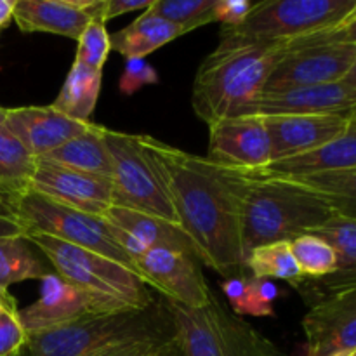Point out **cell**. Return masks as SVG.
Returning a JSON list of instances; mask_svg holds the SVG:
<instances>
[{
	"label": "cell",
	"mask_w": 356,
	"mask_h": 356,
	"mask_svg": "<svg viewBox=\"0 0 356 356\" xmlns=\"http://www.w3.org/2000/svg\"><path fill=\"white\" fill-rule=\"evenodd\" d=\"M141 145L156 163L177 216L202 264L225 278L247 275L240 235V193L243 177L170 146L153 136L139 134Z\"/></svg>",
	"instance_id": "obj_1"
},
{
	"label": "cell",
	"mask_w": 356,
	"mask_h": 356,
	"mask_svg": "<svg viewBox=\"0 0 356 356\" xmlns=\"http://www.w3.org/2000/svg\"><path fill=\"white\" fill-rule=\"evenodd\" d=\"M176 339L163 299L143 309L94 313L68 325L28 337L26 356H118Z\"/></svg>",
	"instance_id": "obj_2"
},
{
	"label": "cell",
	"mask_w": 356,
	"mask_h": 356,
	"mask_svg": "<svg viewBox=\"0 0 356 356\" xmlns=\"http://www.w3.org/2000/svg\"><path fill=\"white\" fill-rule=\"evenodd\" d=\"M289 45L216 49L198 66L191 89L195 115L211 127L243 117L263 96L271 72Z\"/></svg>",
	"instance_id": "obj_3"
},
{
	"label": "cell",
	"mask_w": 356,
	"mask_h": 356,
	"mask_svg": "<svg viewBox=\"0 0 356 356\" xmlns=\"http://www.w3.org/2000/svg\"><path fill=\"white\" fill-rule=\"evenodd\" d=\"M243 174V172H242ZM240 193V235L243 257L256 247L291 242L322 226L334 216L325 200L313 191L275 177L243 174Z\"/></svg>",
	"instance_id": "obj_4"
},
{
	"label": "cell",
	"mask_w": 356,
	"mask_h": 356,
	"mask_svg": "<svg viewBox=\"0 0 356 356\" xmlns=\"http://www.w3.org/2000/svg\"><path fill=\"white\" fill-rule=\"evenodd\" d=\"M356 14V0H264L235 28H222L216 49L291 45L336 30Z\"/></svg>",
	"instance_id": "obj_5"
},
{
	"label": "cell",
	"mask_w": 356,
	"mask_h": 356,
	"mask_svg": "<svg viewBox=\"0 0 356 356\" xmlns=\"http://www.w3.org/2000/svg\"><path fill=\"white\" fill-rule=\"evenodd\" d=\"M24 236L44 254L59 277L89 294L136 309L148 308L156 301L143 278L117 261L42 233Z\"/></svg>",
	"instance_id": "obj_6"
},
{
	"label": "cell",
	"mask_w": 356,
	"mask_h": 356,
	"mask_svg": "<svg viewBox=\"0 0 356 356\" xmlns=\"http://www.w3.org/2000/svg\"><path fill=\"white\" fill-rule=\"evenodd\" d=\"M162 299L184 356H280L270 339L226 308L216 294L200 309Z\"/></svg>",
	"instance_id": "obj_7"
},
{
	"label": "cell",
	"mask_w": 356,
	"mask_h": 356,
	"mask_svg": "<svg viewBox=\"0 0 356 356\" xmlns=\"http://www.w3.org/2000/svg\"><path fill=\"white\" fill-rule=\"evenodd\" d=\"M6 209L19 221L26 233H42L61 242L92 250L138 273L132 259L118 243L117 229L104 218L65 207L30 190L13 198Z\"/></svg>",
	"instance_id": "obj_8"
},
{
	"label": "cell",
	"mask_w": 356,
	"mask_h": 356,
	"mask_svg": "<svg viewBox=\"0 0 356 356\" xmlns=\"http://www.w3.org/2000/svg\"><path fill=\"white\" fill-rule=\"evenodd\" d=\"M103 136L111 163L113 205L143 212L177 226V216L169 191L159 167L141 145L139 134L104 127Z\"/></svg>",
	"instance_id": "obj_9"
},
{
	"label": "cell",
	"mask_w": 356,
	"mask_h": 356,
	"mask_svg": "<svg viewBox=\"0 0 356 356\" xmlns=\"http://www.w3.org/2000/svg\"><path fill=\"white\" fill-rule=\"evenodd\" d=\"M355 59L356 47L350 44L289 45V51L271 72L263 94L343 82Z\"/></svg>",
	"instance_id": "obj_10"
},
{
	"label": "cell",
	"mask_w": 356,
	"mask_h": 356,
	"mask_svg": "<svg viewBox=\"0 0 356 356\" xmlns=\"http://www.w3.org/2000/svg\"><path fill=\"white\" fill-rule=\"evenodd\" d=\"M136 270L148 287L186 308H204L214 294L202 273L200 259L193 252L162 247L149 249L136 261Z\"/></svg>",
	"instance_id": "obj_11"
},
{
	"label": "cell",
	"mask_w": 356,
	"mask_h": 356,
	"mask_svg": "<svg viewBox=\"0 0 356 356\" xmlns=\"http://www.w3.org/2000/svg\"><path fill=\"white\" fill-rule=\"evenodd\" d=\"M40 282V296L37 301L19 309V320L28 337L68 325L94 313L125 309L117 302L82 291L59 277L56 271L45 275Z\"/></svg>",
	"instance_id": "obj_12"
},
{
	"label": "cell",
	"mask_w": 356,
	"mask_h": 356,
	"mask_svg": "<svg viewBox=\"0 0 356 356\" xmlns=\"http://www.w3.org/2000/svg\"><path fill=\"white\" fill-rule=\"evenodd\" d=\"M205 159L238 172H256L271 163V143L263 117H236L209 127Z\"/></svg>",
	"instance_id": "obj_13"
},
{
	"label": "cell",
	"mask_w": 356,
	"mask_h": 356,
	"mask_svg": "<svg viewBox=\"0 0 356 356\" xmlns=\"http://www.w3.org/2000/svg\"><path fill=\"white\" fill-rule=\"evenodd\" d=\"M306 356H337L356 351V287L312 305L301 322Z\"/></svg>",
	"instance_id": "obj_14"
},
{
	"label": "cell",
	"mask_w": 356,
	"mask_h": 356,
	"mask_svg": "<svg viewBox=\"0 0 356 356\" xmlns=\"http://www.w3.org/2000/svg\"><path fill=\"white\" fill-rule=\"evenodd\" d=\"M30 191L65 207L104 218L113 205V188L106 177L90 176L37 160Z\"/></svg>",
	"instance_id": "obj_15"
},
{
	"label": "cell",
	"mask_w": 356,
	"mask_h": 356,
	"mask_svg": "<svg viewBox=\"0 0 356 356\" xmlns=\"http://www.w3.org/2000/svg\"><path fill=\"white\" fill-rule=\"evenodd\" d=\"M271 143V163L306 155L339 138L350 117L343 115H273L263 117Z\"/></svg>",
	"instance_id": "obj_16"
},
{
	"label": "cell",
	"mask_w": 356,
	"mask_h": 356,
	"mask_svg": "<svg viewBox=\"0 0 356 356\" xmlns=\"http://www.w3.org/2000/svg\"><path fill=\"white\" fill-rule=\"evenodd\" d=\"M273 115H356V89L344 82L263 94L243 117Z\"/></svg>",
	"instance_id": "obj_17"
},
{
	"label": "cell",
	"mask_w": 356,
	"mask_h": 356,
	"mask_svg": "<svg viewBox=\"0 0 356 356\" xmlns=\"http://www.w3.org/2000/svg\"><path fill=\"white\" fill-rule=\"evenodd\" d=\"M90 122H76L52 106L9 108L6 131H9L35 159L47 155L87 131Z\"/></svg>",
	"instance_id": "obj_18"
},
{
	"label": "cell",
	"mask_w": 356,
	"mask_h": 356,
	"mask_svg": "<svg viewBox=\"0 0 356 356\" xmlns=\"http://www.w3.org/2000/svg\"><path fill=\"white\" fill-rule=\"evenodd\" d=\"M99 0H17L13 19L23 33H52L79 40L96 17Z\"/></svg>",
	"instance_id": "obj_19"
},
{
	"label": "cell",
	"mask_w": 356,
	"mask_h": 356,
	"mask_svg": "<svg viewBox=\"0 0 356 356\" xmlns=\"http://www.w3.org/2000/svg\"><path fill=\"white\" fill-rule=\"evenodd\" d=\"M104 219L117 229V238L122 249L127 252L136 266V261L148 252L149 249H172L183 252H193L190 240L186 238L179 226L170 225L153 216L131 209L111 205L110 211L104 214ZM197 256V254H195Z\"/></svg>",
	"instance_id": "obj_20"
},
{
	"label": "cell",
	"mask_w": 356,
	"mask_h": 356,
	"mask_svg": "<svg viewBox=\"0 0 356 356\" xmlns=\"http://www.w3.org/2000/svg\"><path fill=\"white\" fill-rule=\"evenodd\" d=\"M309 233L330 243L337 257V268L332 275L320 280H306L298 287L312 306L327 296L356 287V219L334 212L332 218Z\"/></svg>",
	"instance_id": "obj_21"
},
{
	"label": "cell",
	"mask_w": 356,
	"mask_h": 356,
	"mask_svg": "<svg viewBox=\"0 0 356 356\" xmlns=\"http://www.w3.org/2000/svg\"><path fill=\"white\" fill-rule=\"evenodd\" d=\"M356 170V118L350 117L348 127L329 145L306 155L270 163L256 172H243L254 177H289L318 172Z\"/></svg>",
	"instance_id": "obj_22"
},
{
	"label": "cell",
	"mask_w": 356,
	"mask_h": 356,
	"mask_svg": "<svg viewBox=\"0 0 356 356\" xmlns=\"http://www.w3.org/2000/svg\"><path fill=\"white\" fill-rule=\"evenodd\" d=\"M103 131L104 125L90 122L86 132L70 139L68 143H65V145L52 149L47 155L40 156L37 160H44V162L54 163V165L65 167V169L76 170V172L110 179L111 163L110 156H108Z\"/></svg>",
	"instance_id": "obj_23"
},
{
	"label": "cell",
	"mask_w": 356,
	"mask_h": 356,
	"mask_svg": "<svg viewBox=\"0 0 356 356\" xmlns=\"http://www.w3.org/2000/svg\"><path fill=\"white\" fill-rule=\"evenodd\" d=\"M181 35L183 31L176 24L163 19L152 9H146L127 26L110 35L111 51L120 52L125 59H145V56L170 44Z\"/></svg>",
	"instance_id": "obj_24"
},
{
	"label": "cell",
	"mask_w": 356,
	"mask_h": 356,
	"mask_svg": "<svg viewBox=\"0 0 356 356\" xmlns=\"http://www.w3.org/2000/svg\"><path fill=\"white\" fill-rule=\"evenodd\" d=\"M101 79L103 72L73 61L61 90L51 106L72 120L90 122V115L96 110L99 99Z\"/></svg>",
	"instance_id": "obj_25"
},
{
	"label": "cell",
	"mask_w": 356,
	"mask_h": 356,
	"mask_svg": "<svg viewBox=\"0 0 356 356\" xmlns=\"http://www.w3.org/2000/svg\"><path fill=\"white\" fill-rule=\"evenodd\" d=\"M52 266L26 236L0 238V291L26 280H42Z\"/></svg>",
	"instance_id": "obj_26"
},
{
	"label": "cell",
	"mask_w": 356,
	"mask_h": 356,
	"mask_svg": "<svg viewBox=\"0 0 356 356\" xmlns=\"http://www.w3.org/2000/svg\"><path fill=\"white\" fill-rule=\"evenodd\" d=\"M37 159L10 134L0 131V205L30 190Z\"/></svg>",
	"instance_id": "obj_27"
},
{
	"label": "cell",
	"mask_w": 356,
	"mask_h": 356,
	"mask_svg": "<svg viewBox=\"0 0 356 356\" xmlns=\"http://www.w3.org/2000/svg\"><path fill=\"white\" fill-rule=\"evenodd\" d=\"M313 191L329 204L336 214L356 219V170L339 172H318L306 176L275 177Z\"/></svg>",
	"instance_id": "obj_28"
},
{
	"label": "cell",
	"mask_w": 356,
	"mask_h": 356,
	"mask_svg": "<svg viewBox=\"0 0 356 356\" xmlns=\"http://www.w3.org/2000/svg\"><path fill=\"white\" fill-rule=\"evenodd\" d=\"M245 270L252 278L284 280L298 289L306 278L299 270L292 254L291 242H275L256 247L245 257Z\"/></svg>",
	"instance_id": "obj_29"
},
{
	"label": "cell",
	"mask_w": 356,
	"mask_h": 356,
	"mask_svg": "<svg viewBox=\"0 0 356 356\" xmlns=\"http://www.w3.org/2000/svg\"><path fill=\"white\" fill-rule=\"evenodd\" d=\"M291 249L306 280H320L336 271V252L330 243L313 233H302L291 240Z\"/></svg>",
	"instance_id": "obj_30"
},
{
	"label": "cell",
	"mask_w": 356,
	"mask_h": 356,
	"mask_svg": "<svg viewBox=\"0 0 356 356\" xmlns=\"http://www.w3.org/2000/svg\"><path fill=\"white\" fill-rule=\"evenodd\" d=\"M216 0H153L149 9L188 33L214 21Z\"/></svg>",
	"instance_id": "obj_31"
},
{
	"label": "cell",
	"mask_w": 356,
	"mask_h": 356,
	"mask_svg": "<svg viewBox=\"0 0 356 356\" xmlns=\"http://www.w3.org/2000/svg\"><path fill=\"white\" fill-rule=\"evenodd\" d=\"M76 42L79 45H76L75 61L87 68L103 72L104 63L108 61L111 52V38L106 30V23L101 19H92Z\"/></svg>",
	"instance_id": "obj_32"
},
{
	"label": "cell",
	"mask_w": 356,
	"mask_h": 356,
	"mask_svg": "<svg viewBox=\"0 0 356 356\" xmlns=\"http://www.w3.org/2000/svg\"><path fill=\"white\" fill-rule=\"evenodd\" d=\"M280 289L275 285V282L249 277L242 316H273V302L280 298Z\"/></svg>",
	"instance_id": "obj_33"
},
{
	"label": "cell",
	"mask_w": 356,
	"mask_h": 356,
	"mask_svg": "<svg viewBox=\"0 0 356 356\" xmlns=\"http://www.w3.org/2000/svg\"><path fill=\"white\" fill-rule=\"evenodd\" d=\"M28 344V334L19 320L17 302H13L0 315V356H19Z\"/></svg>",
	"instance_id": "obj_34"
},
{
	"label": "cell",
	"mask_w": 356,
	"mask_h": 356,
	"mask_svg": "<svg viewBox=\"0 0 356 356\" xmlns=\"http://www.w3.org/2000/svg\"><path fill=\"white\" fill-rule=\"evenodd\" d=\"M155 83H159V73L152 63L141 58L125 59L124 72H122L120 82H118V89L124 96H132L143 87L155 86Z\"/></svg>",
	"instance_id": "obj_35"
},
{
	"label": "cell",
	"mask_w": 356,
	"mask_h": 356,
	"mask_svg": "<svg viewBox=\"0 0 356 356\" xmlns=\"http://www.w3.org/2000/svg\"><path fill=\"white\" fill-rule=\"evenodd\" d=\"M257 2L250 0H216L214 21L222 28H235L242 24Z\"/></svg>",
	"instance_id": "obj_36"
},
{
	"label": "cell",
	"mask_w": 356,
	"mask_h": 356,
	"mask_svg": "<svg viewBox=\"0 0 356 356\" xmlns=\"http://www.w3.org/2000/svg\"><path fill=\"white\" fill-rule=\"evenodd\" d=\"M153 0H99L96 9V17L94 19H101L103 23H108L113 17L122 16V14L136 13V10H146L149 9Z\"/></svg>",
	"instance_id": "obj_37"
},
{
	"label": "cell",
	"mask_w": 356,
	"mask_h": 356,
	"mask_svg": "<svg viewBox=\"0 0 356 356\" xmlns=\"http://www.w3.org/2000/svg\"><path fill=\"white\" fill-rule=\"evenodd\" d=\"M305 44H350L356 47V14L346 23L341 24L336 30L325 31V33L313 35V37L299 40L291 45H305Z\"/></svg>",
	"instance_id": "obj_38"
},
{
	"label": "cell",
	"mask_w": 356,
	"mask_h": 356,
	"mask_svg": "<svg viewBox=\"0 0 356 356\" xmlns=\"http://www.w3.org/2000/svg\"><path fill=\"white\" fill-rule=\"evenodd\" d=\"M249 277L250 275H240V277L225 278V280L221 282L222 294H225V298L228 299L232 312L238 316H242V313H243V305H245Z\"/></svg>",
	"instance_id": "obj_39"
},
{
	"label": "cell",
	"mask_w": 356,
	"mask_h": 356,
	"mask_svg": "<svg viewBox=\"0 0 356 356\" xmlns=\"http://www.w3.org/2000/svg\"><path fill=\"white\" fill-rule=\"evenodd\" d=\"M26 232H24L23 226L19 225L16 218L7 211L6 207L0 205V238L3 236H24Z\"/></svg>",
	"instance_id": "obj_40"
},
{
	"label": "cell",
	"mask_w": 356,
	"mask_h": 356,
	"mask_svg": "<svg viewBox=\"0 0 356 356\" xmlns=\"http://www.w3.org/2000/svg\"><path fill=\"white\" fill-rule=\"evenodd\" d=\"M174 344H176V339L169 341V343L149 344V346L136 348V350L127 351V353L118 355V356H169L170 351H172Z\"/></svg>",
	"instance_id": "obj_41"
},
{
	"label": "cell",
	"mask_w": 356,
	"mask_h": 356,
	"mask_svg": "<svg viewBox=\"0 0 356 356\" xmlns=\"http://www.w3.org/2000/svg\"><path fill=\"white\" fill-rule=\"evenodd\" d=\"M17 0H0V31L10 23Z\"/></svg>",
	"instance_id": "obj_42"
},
{
	"label": "cell",
	"mask_w": 356,
	"mask_h": 356,
	"mask_svg": "<svg viewBox=\"0 0 356 356\" xmlns=\"http://www.w3.org/2000/svg\"><path fill=\"white\" fill-rule=\"evenodd\" d=\"M13 302H16V299L9 294L7 291H0V315L6 312V308H9Z\"/></svg>",
	"instance_id": "obj_43"
},
{
	"label": "cell",
	"mask_w": 356,
	"mask_h": 356,
	"mask_svg": "<svg viewBox=\"0 0 356 356\" xmlns=\"http://www.w3.org/2000/svg\"><path fill=\"white\" fill-rule=\"evenodd\" d=\"M343 82L348 83V86H351V87H353V89H356V59H355L353 66H351V70H350V72H348V75L344 76Z\"/></svg>",
	"instance_id": "obj_44"
},
{
	"label": "cell",
	"mask_w": 356,
	"mask_h": 356,
	"mask_svg": "<svg viewBox=\"0 0 356 356\" xmlns=\"http://www.w3.org/2000/svg\"><path fill=\"white\" fill-rule=\"evenodd\" d=\"M169 356H184L183 350H181V346H179V343H177V339H176V344H174L172 351H170Z\"/></svg>",
	"instance_id": "obj_45"
},
{
	"label": "cell",
	"mask_w": 356,
	"mask_h": 356,
	"mask_svg": "<svg viewBox=\"0 0 356 356\" xmlns=\"http://www.w3.org/2000/svg\"><path fill=\"white\" fill-rule=\"evenodd\" d=\"M346 356H356V351H353V353H350V355H346Z\"/></svg>",
	"instance_id": "obj_46"
},
{
	"label": "cell",
	"mask_w": 356,
	"mask_h": 356,
	"mask_svg": "<svg viewBox=\"0 0 356 356\" xmlns=\"http://www.w3.org/2000/svg\"><path fill=\"white\" fill-rule=\"evenodd\" d=\"M19 356H26V351H24V353H23V355H19Z\"/></svg>",
	"instance_id": "obj_47"
},
{
	"label": "cell",
	"mask_w": 356,
	"mask_h": 356,
	"mask_svg": "<svg viewBox=\"0 0 356 356\" xmlns=\"http://www.w3.org/2000/svg\"><path fill=\"white\" fill-rule=\"evenodd\" d=\"M337 356H346V355H337Z\"/></svg>",
	"instance_id": "obj_48"
},
{
	"label": "cell",
	"mask_w": 356,
	"mask_h": 356,
	"mask_svg": "<svg viewBox=\"0 0 356 356\" xmlns=\"http://www.w3.org/2000/svg\"><path fill=\"white\" fill-rule=\"evenodd\" d=\"M353 118H356V115H353Z\"/></svg>",
	"instance_id": "obj_49"
}]
</instances>
